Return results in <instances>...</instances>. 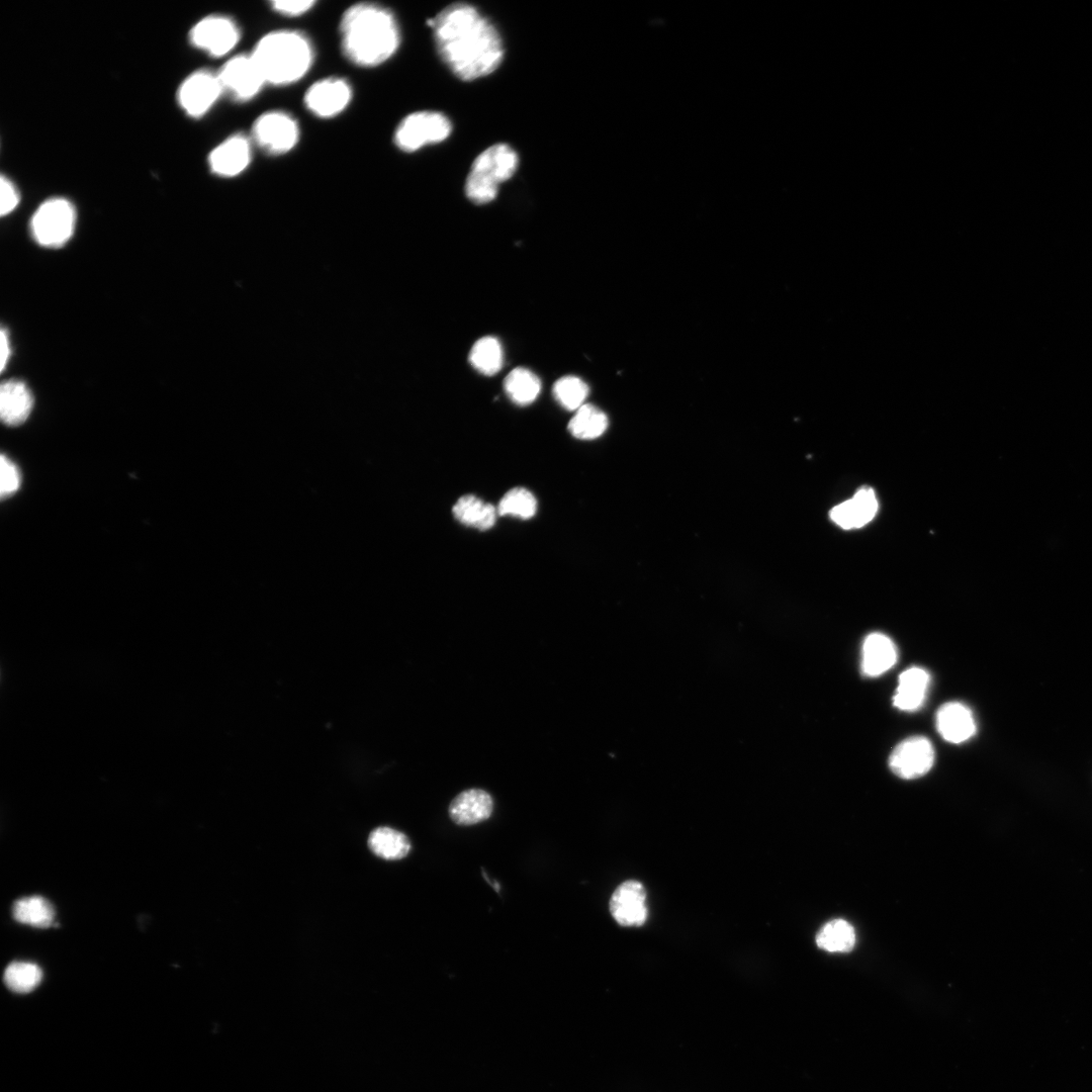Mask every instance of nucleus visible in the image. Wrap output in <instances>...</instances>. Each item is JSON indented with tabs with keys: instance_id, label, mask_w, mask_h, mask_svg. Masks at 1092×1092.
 I'll use <instances>...</instances> for the list:
<instances>
[{
	"instance_id": "1",
	"label": "nucleus",
	"mask_w": 1092,
	"mask_h": 1092,
	"mask_svg": "<svg viewBox=\"0 0 1092 1092\" xmlns=\"http://www.w3.org/2000/svg\"><path fill=\"white\" fill-rule=\"evenodd\" d=\"M437 51L454 75L473 81L490 75L504 58L497 29L477 9L467 4L445 8L428 21Z\"/></svg>"
},
{
	"instance_id": "2",
	"label": "nucleus",
	"mask_w": 1092,
	"mask_h": 1092,
	"mask_svg": "<svg viewBox=\"0 0 1092 1092\" xmlns=\"http://www.w3.org/2000/svg\"><path fill=\"white\" fill-rule=\"evenodd\" d=\"M340 41L349 62L362 68H374L395 56L401 44V32L389 9L378 4L359 3L343 14Z\"/></svg>"
},
{
	"instance_id": "3",
	"label": "nucleus",
	"mask_w": 1092,
	"mask_h": 1092,
	"mask_svg": "<svg viewBox=\"0 0 1092 1092\" xmlns=\"http://www.w3.org/2000/svg\"><path fill=\"white\" fill-rule=\"evenodd\" d=\"M267 85L288 86L303 79L315 60L311 40L299 31L281 30L263 36L250 53Z\"/></svg>"
},
{
	"instance_id": "4",
	"label": "nucleus",
	"mask_w": 1092,
	"mask_h": 1092,
	"mask_svg": "<svg viewBox=\"0 0 1092 1092\" xmlns=\"http://www.w3.org/2000/svg\"><path fill=\"white\" fill-rule=\"evenodd\" d=\"M518 164V155L509 145L497 144L485 150L473 163L467 178L468 199L477 205L493 202L500 185L512 178Z\"/></svg>"
},
{
	"instance_id": "5",
	"label": "nucleus",
	"mask_w": 1092,
	"mask_h": 1092,
	"mask_svg": "<svg viewBox=\"0 0 1092 1092\" xmlns=\"http://www.w3.org/2000/svg\"><path fill=\"white\" fill-rule=\"evenodd\" d=\"M76 211L67 200L56 198L42 204L32 218L34 239L44 247L59 248L72 237Z\"/></svg>"
},
{
	"instance_id": "6",
	"label": "nucleus",
	"mask_w": 1092,
	"mask_h": 1092,
	"mask_svg": "<svg viewBox=\"0 0 1092 1092\" xmlns=\"http://www.w3.org/2000/svg\"><path fill=\"white\" fill-rule=\"evenodd\" d=\"M452 132L447 117L437 112L423 111L408 115L398 125L394 141L398 149L414 153L431 144L445 141Z\"/></svg>"
},
{
	"instance_id": "7",
	"label": "nucleus",
	"mask_w": 1092,
	"mask_h": 1092,
	"mask_svg": "<svg viewBox=\"0 0 1092 1092\" xmlns=\"http://www.w3.org/2000/svg\"><path fill=\"white\" fill-rule=\"evenodd\" d=\"M301 130L297 120L284 111L260 115L252 127V140L265 153L285 155L299 143Z\"/></svg>"
},
{
	"instance_id": "8",
	"label": "nucleus",
	"mask_w": 1092,
	"mask_h": 1092,
	"mask_svg": "<svg viewBox=\"0 0 1092 1092\" xmlns=\"http://www.w3.org/2000/svg\"><path fill=\"white\" fill-rule=\"evenodd\" d=\"M218 76L224 94L239 103L252 101L267 85L251 54L229 59L218 72Z\"/></svg>"
},
{
	"instance_id": "9",
	"label": "nucleus",
	"mask_w": 1092,
	"mask_h": 1092,
	"mask_svg": "<svg viewBox=\"0 0 1092 1092\" xmlns=\"http://www.w3.org/2000/svg\"><path fill=\"white\" fill-rule=\"evenodd\" d=\"M353 91L350 83L341 77H327L313 83L304 98L307 110L323 120L341 115L350 105Z\"/></svg>"
},
{
	"instance_id": "10",
	"label": "nucleus",
	"mask_w": 1092,
	"mask_h": 1092,
	"mask_svg": "<svg viewBox=\"0 0 1092 1092\" xmlns=\"http://www.w3.org/2000/svg\"><path fill=\"white\" fill-rule=\"evenodd\" d=\"M224 94L218 73L201 70L190 75L178 90V102L192 118H202Z\"/></svg>"
},
{
	"instance_id": "11",
	"label": "nucleus",
	"mask_w": 1092,
	"mask_h": 1092,
	"mask_svg": "<svg viewBox=\"0 0 1092 1092\" xmlns=\"http://www.w3.org/2000/svg\"><path fill=\"white\" fill-rule=\"evenodd\" d=\"M935 764V750L926 737H912L899 743L889 758L891 771L904 780L927 775Z\"/></svg>"
},
{
	"instance_id": "12",
	"label": "nucleus",
	"mask_w": 1092,
	"mask_h": 1092,
	"mask_svg": "<svg viewBox=\"0 0 1092 1092\" xmlns=\"http://www.w3.org/2000/svg\"><path fill=\"white\" fill-rule=\"evenodd\" d=\"M241 32L238 25L225 16H209L191 31L193 45L212 57L228 55L239 43Z\"/></svg>"
},
{
	"instance_id": "13",
	"label": "nucleus",
	"mask_w": 1092,
	"mask_h": 1092,
	"mask_svg": "<svg viewBox=\"0 0 1092 1092\" xmlns=\"http://www.w3.org/2000/svg\"><path fill=\"white\" fill-rule=\"evenodd\" d=\"M610 913L622 927H642L648 920L647 892L639 881L629 880L613 892Z\"/></svg>"
},
{
	"instance_id": "14",
	"label": "nucleus",
	"mask_w": 1092,
	"mask_h": 1092,
	"mask_svg": "<svg viewBox=\"0 0 1092 1092\" xmlns=\"http://www.w3.org/2000/svg\"><path fill=\"white\" fill-rule=\"evenodd\" d=\"M251 161L252 141L243 134L227 138L209 156L212 172L224 178L239 176L249 167Z\"/></svg>"
},
{
	"instance_id": "15",
	"label": "nucleus",
	"mask_w": 1092,
	"mask_h": 1092,
	"mask_svg": "<svg viewBox=\"0 0 1092 1092\" xmlns=\"http://www.w3.org/2000/svg\"><path fill=\"white\" fill-rule=\"evenodd\" d=\"M937 730L948 743L959 745L976 734L972 711L960 702H948L940 707L936 717Z\"/></svg>"
},
{
	"instance_id": "16",
	"label": "nucleus",
	"mask_w": 1092,
	"mask_h": 1092,
	"mask_svg": "<svg viewBox=\"0 0 1092 1092\" xmlns=\"http://www.w3.org/2000/svg\"><path fill=\"white\" fill-rule=\"evenodd\" d=\"M878 507L874 490L863 487L852 499L834 507L831 511V519L846 530L861 528L874 519Z\"/></svg>"
},
{
	"instance_id": "17",
	"label": "nucleus",
	"mask_w": 1092,
	"mask_h": 1092,
	"mask_svg": "<svg viewBox=\"0 0 1092 1092\" xmlns=\"http://www.w3.org/2000/svg\"><path fill=\"white\" fill-rule=\"evenodd\" d=\"M494 803L484 790L471 789L455 797L449 807L452 821L460 826H474L487 821L492 815Z\"/></svg>"
},
{
	"instance_id": "18",
	"label": "nucleus",
	"mask_w": 1092,
	"mask_h": 1092,
	"mask_svg": "<svg viewBox=\"0 0 1092 1092\" xmlns=\"http://www.w3.org/2000/svg\"><path fill=\"white\" fill-rule=\"evenodd\" d=\"M898 659L896 646L887 635L880 632L869 634L862 648V672L876 678L892 669Z\"/></svg>"
},
{
	"instance_id": "19",
	"label": "nucleus",
	"mask_w": 1092,
	"mask_h": 1092,
	"mask_svg": "<svg viewBox=\"0 0 1092 1092\" xmlns=\"http://www.w3.org/2000/svg\"><path fill=\"white\" fill-rule=\"evenodd\" d=\"M34 408V397L26 384L20 381H8L0 388V416L8 426H19L30 417Z\"/></svg>"
},
{
	"instance_id": "20",
	"label": "nucleus",
	"mask_w": 1092,
	"mask_h": 1092,
	"mask_svg": "<svg viewBox=\"0 0 1092 1092\" xmlns=\"http://www.w3.org/2000/svg\"><path fill=\"white\" fill-rule=\"evenodd\" d=\"M931 682L929 673L919 667L905 670L898 680L893 705L902 711H916L925 702Z\"/></svg>"
},
{
	"instance_id": "21",
	"label": "nucleus",
	"mask_w": 1092,
	"mask_h": 1092,
	"mask_svg": "<svg viewBox=\"0 0 1092 1092\" xmlns=\"http://www.w3.org/2000/svg\"><path fill=\"white\" fill-rule=\"evenodd\" d=\"M452 513L455 519L465 526L487 531L493 528L497 521L498 510L489 503L484 502L474 495H466L453 506Z\"/></svg>"
},
{
	"instance_id": "22",
	"label": "nucleus",
	"mask_w": 1092,
	"mask_h": 1092,
	"mask_svg": "<svg viewBox=\"0 0 1092 1092\" xmlns=\"http://www.w3.org/2000/svg\"><path fill=\"white\" fill-rule=\"evenodd\" d=\"M13 915L17 922L35 928L46 929L55 922L53 906L41 896H30L16 901Z\"/></svg>"
},
{
	"instance_id": "23",
	"label": "nucleus",
	"mask_w": 1092,
	"mask_h": 1092,
	"mask_svg": "<svg viewBox=\"0 0 1092 1092\" xmlns=\"http://www.w3.org/2000/svg\"><path fill=\"white\" fill-rule=\"evenodd\" d=\"M508 398L518 406H528L536 401L541 392L539 378L524 368L513 370L504 381Z\"/></svg>"
},
{
	"instance_id": "24",
	"label": "nucleus",
	"mask_w": 1092,
	"mask_h": 1092,
	"mask_svg": "<svg viewBox=\"0 0 1092 1092\" xmlns=\"http://www.w3.org/2000/svg\"><path fill=\"white\" fill-rule=\"evenodd\" d=\"M470 362L476 371L492 377L503 368L504 352L500 341L492 336L479 339L470 353Z\"/></svg>"
},
{
	"instance_id": "25",
	"label": "nucleus",
	"mask_w": 1092,
	"mask_h": 1092,
	"mask_svg": "<svg viewBox=\"0 0 1092 1092\" xmlns=\"http://www.w3.org/2000/svg\"><path fill=\"white\" fill-rule=\"evenodd\" d=\"M856 932L853 926L844 920H835L819 931L816 944L829 953H849L856 946Z\"/></svg>"
},
{
	"instance_id": "26",
	"label": "nucleus",
	"mask_w": 1092,
	"mask_h": 1092,
	"mask_svg": "<svg viewBox=\"0 0 1092 1092\" xmlns=\"http://www.w3.org/2000/svg\"><path fill=\"white\" fill-rule=\"evenodd\" d=\"M570 433L577 439L593 440L602 436L608 428V417L594 405H584L569 423Z\"/></svg>"
},
{
	"instance_id": "27",
	"label": "nucleus",
	"mask_w": 1092,
	"mask_h": 1092,
	"mask_svg": "<svg viewBox=\"0 0 1092 1092\" xmlns=\"http://www.w3.org/2000/svg\"><path fill=\"white\" fill-rule=\"evenodd\" d=\"M369 845L377 856L386 860L403 859L411 850L409 839L403 833L390 828H380L374 831L370 837Z\"/></svg>"
},
{
	"instance_id": "28",
	"label": "nucleus",
	"mask_w": 1092,
	"mask_h": 1092,
	"mask_svg": "<svg viewBox=\"0 0 1092 1092\" xmlns=\"http://www.w3.org/2000/svg\"><path fill=\"white\" fill-rule=\"evenodd\" d=\"M41 968L30 962H14L8 966L4 981L9 989L16 993H29L42 981Z\"/></svg>"
},
{
	"instance_id": "29",
	"label": "nucleus",
	"mask_w": 1092,
	"mask_h": 1092,
	"mask_svg": "<svg viewBox=\"0 0 1092 1092\" xmlns=\"http://www.w3.org/2000/svg\"><path fill=\"white\" fill-rule=\"evenodd\" d=\"M497 510L500 516L527 520L535 516L537 500L527 489L515 488L502 498Z\"/></svg>"
},
{
	"instance_id": "30",
	"label": "nucleus",
	"mask_w": 1092,
	"mask_h": 1092,
	"mask_svg": "<svg viewBox=\"0 0 1092 1092\" xmlns=\"http://www.w3.org/2000/svg\"><path fill=\"white\" fill-rule=\"evenodd\" d=\"M589 393L588 385L575 376L560 379L553 389L557 402L568 411H578L583 407Z\"/></svg>"
},
{
	"instance_id": "31",
	"label": "nucleus",
	"mask_w": 1092,
	"mask_h": 1092,
	"mask_svg": "<svg viewBox=\"0 0 1092 1092\" xmlns=\"http://www.w3.org/2000/svg\"><path fill=\"white\" fill-rule=\"evenodd\" d=\"M0 465H2V467H0L2 468V470H0V476H2V481H0V496L5 500L19 491L22 484V476L19 468L7 458L5 454L2 455V462H0Z\"/></svg>"
},
{
	"instance_id": "32",
	"label": "nucleus",
	"mask_w": 1092,
	"mask_h": 1092,
	"mask_svg": "<svg viewBox=\"0 0 1092 1092\" xmlns=\"http://www.w3.org/2000/svg\"><path fill=\"white\" fill-rule=\"evenodd\" d=\"M317 5L314 0H276L269 4L270 9L276 14L287 18H299L305 16Z\"/></svg>"
},
{
	"instance_id": "33",
	"label": "nucleus",
	"mask_w": 1092,
	"mask_h": 1092,
	"mask_svg": "<svg viewBox=\"0 0 1092 1092\" xmlns=\"http://www.w3.org/2000/svg\"><path fill=\"white\" fill-rule=\"evenodd\" d=\"M0 193H2V207H0V213L5 217L11 214L20 204V194L12 180L5 176L2 177Z\"/></svg>"
},
{
	"instance_id": "34",
	"label": "nucleus",
	"mask_w": 1092,
	"mask_h": 1092,
	"mask_svg": "<svg viewBox=\"0 0 1092 1092\" xmlns=\"http://www.w3.org/2000/svg\"><path fill=\"white\" fill-rule=\"evenodd\" d=\"M0 347H2V360H0V368H2V371L4 372L12 353L10 336L5 328L2 329V342H0Z\"/></svg>"
}]
</instances>
